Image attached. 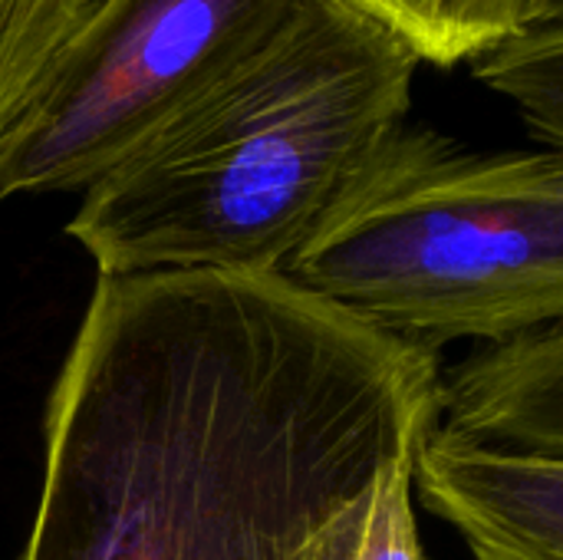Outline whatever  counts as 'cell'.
<instances>
[{
	"mask_svg": "<svg viewBox=\"0 0 563 560\" xmlns=\"http://www.w3.org/2000/svg\"><path fill=\"white\" fill-rule=\"evenodd\" d=\"M439 373L280 274L99 277L20 560H307L432 432Z\"/></svg>",
	"mask_w": 563,
	"mask_h": 560,
	"instance_id": "obj_1",
	"label": "cell"
},
{
	"mask_svg": "<svg viewBox=\"0 0 563 560\" xmlns=\"http://www.w3.org/2000/svg\"><path fill=\"white\" fill-rule=\"evenodd\" d=\"M419 56L353 0H303L82 191L99 277L284 274L409 125Z\"/></svg>",
	"mask_w": 563,
	"mask_h": 560,
	"instance_id": "obj_2",
	"label": "cell"
},
{
	"mask_svg": "<svg viewBox=\"0 0 563 560\" xmlns=\"http://www.w3.org/2000/svg\"><path fill=\"white\" fill-rule=\"evenodd\" d=\"M280 277L435 353L563 320V155L402 125Z\"/></svg>",
	"mask_w": 563,
	"mask_h": 560,
	"instance_id": "obj_3",
	"label": "cell"
},
{
	"mask_svg": "<svg viewBox=\"0 0 563 560\" xmlns=\"http://www.w3.org/2000/svg\"><path fill=\"white\" fill-rule=\"evenodd\" d=\"M303 0H92L0 139V201L86 191Z\"/></svg>",
	"mask_w": 563,
	"mask_h": 560,
	"instance_id": "obj_4",
	"label": "cell"
},
{
	"mask_svg": "<svg viewBox=\"0 0 563 560\" xmlns=\"http://www.w3.org/2000/svg\"><path fill=\"white\" fill-rule=\"evenodd\" d=\"M412 485L475 560H563V459L459 442L432 426Z\"/></svg>",
	"mask_w": 563,
	"mask_h": 560,
	"instance_id": "obj_5",
	"label": "cell"
},
{
	"mask_svg": "<svg viewBox=\"0 0 563 560\" xmlns=\"http://www.w3.org/2000/svg\"><path fill=\"white\" fill-rule=\"evenodd\" d=\"M435 432L505 452L563 459V323L488 340L439 373Z\"/></svg>",
	"mask_w": 563,
	"mask_h": 560,
	"instance_id": "obj_6",
	"label": "cell"
},
{
	"mask_svg": "<svg viewBox=\"0 0 563 560\" xmlns=\"http://www.w3.org/2000/svg\"><path fill=\"white\" fill-rule=\"evenodd\" d=\"M402 43L419 63L455 66L501 40L563 17V0H353Z\"/></svg>",
	"mask_w": 563,
	"mask_h": 560,
	"instance_id": "obj_7",
	"label": "cell"
},
{
	"mask_svg": "<svg viewBox=\"0 0 563 560\" xmlns=\"http://www.w3.org/2000/svg\"><path fill=\"white\" fill-rule=\"evenodd\" d=\"M419 449V446H416ZM386 465L313 538L307 560H429L412 512V455Z\"/></svg>",
	"mask_w": 563,
	"mask_h": 560,
	"instance_id": "obj_8",
	"label": "cell"
},
{
	"mask_svg": "<svg viewBox=\"0 0 563 560\" xmlns=\"http://www.w3.org/2000/svg\"><path fill=\"white\" fill-rule=\"evenodd\" d=\"M475 76L511 96L544 149L563 145V17L541 20L468 59Z\"/></svg>",
	"mask_w": 563,
	"mask_h": 560,
	"instance_id": "obj_9",
	"label": "cell"
},
{
	"mask_svg": "<svg viewBox=\"0 0 563 560\" xmlns=\"http://www.w3.org/2000/svg\"><path fill=\"white\" fill-rule=\"evenodd\" d=\"M92 0H0V139Z\"/></svg>",
	"mask_w": 563,
	"mask_h": 560,
	"instance_id": "obj_10",
	"label": "cell"
}]
</instances>
